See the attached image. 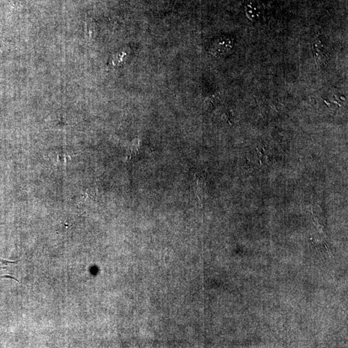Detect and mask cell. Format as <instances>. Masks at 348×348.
<instances>
[{
    "label": "cell",
    "mask_w": 348,
    "mask_h": 348,
    "mask_svg": "<svg viewBox=\"0 0 348 348\" xmlns=\"http://www.w3.org/2000/svg\"><path fill=\"white\" fill-rule=\"evenodd\" d=\"M312 50L313 54H314L316 61L320 59H322V57L325 56L326 53V45L324 41L322 40L321 36L317 35L315 38H313L312 41Z\"/></svg>",
    "instance_id": "7a4b0ae2"
},
{
    "label": "cell",
    "mask_w": 348,
    "mask_h": 348,
    "mask_svg": "<svg viewBox=\"0 0 348 348\" xmlns=\"http://www.w3.org/2000/svg\"><path fill=\"white\" fill-rule=\"evenodd\" d=\"M233 40L227 37H221L215 40L210 48V52L216 57L226 55L233 48Z\"/></svg>",
    "instance_id": "6da1fadb"
},
{
    "label": "cell",
    "mask_w": 348,
    "mask_h": 348,
    "mask_svg": "<svg viewBox=\"0 0 348 348\" xmlns=\"http://www.w3.org/2000/svg\"><path fill=\"white\" fill-rule=\"evenodd\" d=\"M245 10L246 15L251 20L253 21L259 18L260 11H259V7L253 4L252 2L246 4Z\"/></svg>",
    "instance_id": "3957f363"
},
{
    "label": "cell",
    "mask_w": 348,
    "mask_h": 348,
    "mask_svg": "<svg viewBox=\"0 0 348 348\" xmlns=\"http://www.w3.org/2000/svg\"><path fill=\"white\" fill-rule=\"evenodd\" d=\"M0 278H9V279H12V280H15L17 281V282H19V281L18 280H16V278H14L13 277H11V276L9 275H4V276H1Z\"/></svg>",
    "instance_id": "277c9868"
}]
</instances>
